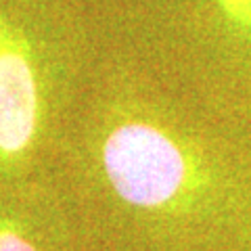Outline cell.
Wrapping results in <instances>:
<instances>
[{
    "mask_svg": "<svg viewBox=\"0 0 251 251\" xmlns=\"http://www.w3.org/2000/svg\"><path fill=\"white\" fill-rule=\"evenodd\" d=\"M97 138V161L124 201L163 207L203 180L201 155L149 111L113 109Z\"/></svg>",
    "mask_w": 251,
    "mask_h": 251,
    "instance_id": "7a4b0ae2",
    "label": "cell"
},
{
    "mask_svg": "<svg viewBox=\"0 0 251 251\" xmlns=\"http://www.w3.org/2000/svg\"><path fill=\"white\" fill-rule=\"evenodd\" d=\"M99 54L80 0H0V163L15 168L44 128L50 84Z\"/></svg>",
    "mask_w": 251,
    "mask_h": 251,
    "instance_id": "6da1fadb",
    "label": "cell"
},
{
    "mask_svg": "<svg viewBox=\"0 0 251 251\" xmlns=\"http://www.w3.org/2000/svg\"><path fill=\"white\" fill-rule=\"evenodd\" d=\"M0 251H36V247L25 237H21L13 224L0 218Z\"/></svg>",
    "mask_w": 251,
    "mask_h": 251,
    "instance_id": "3957f363",
    "label": "cell"
}]
</instances>
